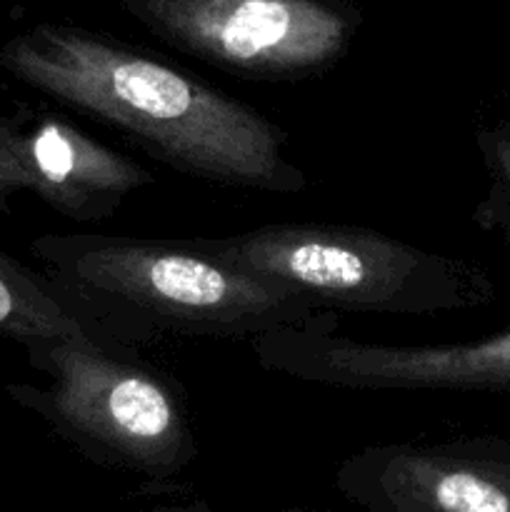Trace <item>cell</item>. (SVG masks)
Returning a JSON list of instances; mask_svg holds the SVG:
<instances>
[{
	"label": "cell",
	"instance_id": "obj_10",
	"mask_svg": "<svg viewBox=\"0 0 510 512\" xmlns=\"http://www.w3.org/2000/svg\"><path fill=\"white\" fill-rule=\"evenodd\" d=\"M150 512H215V510L203 508V505H158V508H153Z\"/></svg>",
	"mask_w": 510,
	"mask_h": 512
},
{
	"label": "cell",
	"instance_id": "obj_2",
	"mask_svg": "<svg viewBox=\"0 0 510 512\" xmlns=\"http://www.w3.org/2000/svg\"><path fill=\"white\" fill-rule=\"evenodd\" d=\"M40 250L58 288L133 348L165 335L255 340L290 325L338 323V313L225 258L203 238L80 233L48 238Z\"/></svg>",
	"mask_w": 510,
	"mask_h": 512
},
{
	"label": "cell",
	"instance_id": "obj_1",
	"mask_svg": "<svg viewBox=\"0 0 510 512\" xmlns=\"http://www.w3.org/2000/svg\"><path fill=\"white\" fill-rule=\"evenodd\" d=\"M18 70L190 178L273 195L308 188L303 170L285 158L280 125L138 50L53 30L18 50Z\"/></svg>",
	"mask_w": 510,
	"mask_h": 512
},
{
	"label": "cell",
	"instance_id": "obj_5",
	"mask_svg": "<svg viewBox=\"0 0 510 512\" xmlns=\"http://www.w3.org/2000/svg\"><path fill=\"white\" fill-rule=\"evenodd\" d=\"M138 13L178 48L253 80L333 68L350 20L318 0H140Z\"/></svg>",
	"mask_w": 510,
	"mask_h": 512
},
{
	"label": "cell",
	"instance_id": "obj_6",
	"mask_svg": "<svg viewBox=\"0 0 510 512\" xmlns=\"http://www.w3.org/2000/svg\"><path fill=\"white\" fill-rule=\"evenodd\" d=\"M335 325L258 335L255 360L268 373L328 388L510 395V328L470 343L383 345L345 338Z\"/></svg>",
	"mask_w": 510,
	"mask_h": 512
},
{
	"label": "cell",
	"instance_id": "obj_11",
	"mask_svg": "<svg viewBox=\"0 0 510 512\" xmlns=\"http://www.w3.org/2000/svg\"><path fill=\"white\" fill-rule=\"evenodd\" d=\"M278 512H313V510H303V508H285V510H278ZM330 512V510H328Z\"/></svg>",
	"mask_w": 510,
	"mask_h": 512
},
{
	"label": "cell",
	"instance_id": "obj_3",
	"mask_svg": "<svg viewBox=\"0 0 510 512\" xmlns=\"http://www.w3.org/2000/svg\"><path fill=\"white\" fill-rule=\"evenodd\" d=\"M203 243L330 313L435 315L495 298L478 263L353 225H265Z\"/></svg>",
	"mask_w": 510,
	"mask_h": 512
},
{
	"label": "cell",
	"instance_id": "obj_9",
	"mask_svg": "<svg viewBox=\"0 0 510 512\" xmlns=\"http://www.w3.org/2000/svg\"><path fill=\"white\" fill-rule=\"evenodd\" d=\"M475 145L495 190L510 200V120L480 128L475 133Z\"/></svg>",
	"mask_w": 510,
	"mask_h": 512
},
{
	"label": "cell",
	"instance_id": "obj_7",
	"mask_svg": "<svg viewBox=\"0 0 510 512\" xmlns=\"http://www.w3.org/2000/svg\"><path fill=\"white\" fill-rule=\"evenodd\" d=\"M335 490L358 512H510V438L370 445L340 463Z\"/></svg>",
	"mask_w": 510,
	"mask_h": 512
},
{
	"label": "cell",
	"instance_id": "obj_8",
	"mask_svg": "<svg viewBox=\"0 0 510 512\" xmlns=\"http://www.w3.org/2000/svg\"><path fill=\"white\" fill-rule=\"evenodd\" d=\"M20 155L40 193L83 223L113 218L130 193L153 183L143 165L60 120L40 125Z\"/></svg>",
	"mask_w": 510,
	"mask_h": 512
},
{
	"label": "cell",
	"instance_id": "obj_4",
	"mask_svg": "<svg viewBox=\"0 0 510 512\" xmlns=\"http://www.w3.org/2000/svg\"><path fill=\"white\" fill-rule=\"evenodd\" d=\"M55 375L38 405L85 458L155 480H173L198 455L183 385L110 335L43 340Z\"/></svg>",
	"mask_w": 510,
	"mask_h": 512
}]
</instances>
